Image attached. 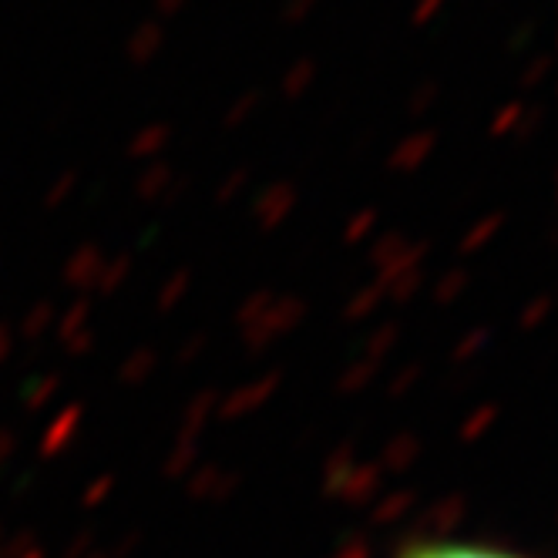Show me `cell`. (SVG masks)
I'll list each match as a JSON object with an SVG mask.
<instances>
[{
  "mask_svg": "<svg viewBox=\"0 0 558 558\" xmlns=\"http://www.w3.org/2000/svg\"><path fill=\"white\" fill-rule=\"evenodd\" d=\"M401 558H522V555L482 542H421L404 548Z\"/></svg>",
  "mask_w": 558,
  "mask_h": 558,
  "instance_id": "6da1fadb",
  "label": "cell"
}]
</instances>
